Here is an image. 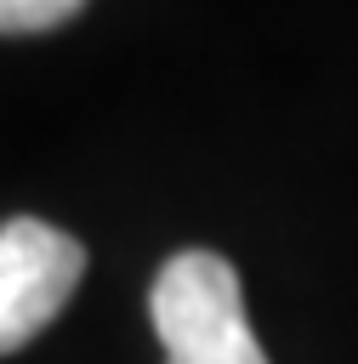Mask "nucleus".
I'll use <instances>...</instances> for the list:
<instances>
[{
	"label": "nucleus",
	"mask_w": 358,
	"mask_h": 364,
	"mask_svg": "<svg viewBox=\"0 0 358 364\" xmlns=\"http://www.w3.org/2000/svg\"><path fill=\"white\" fill-rule=\"evenodd\" d=\"M148 313L165 364H267L244 318L239 273L216 250H176L148 290Z\"/></svg>",
	"instance_id": "1"
},
{
	"label": "nucleus",
	"mask_w": 358,
	"mask_h": 364,
	"mask_svg": "<svg viewBox=\"0 0 358 364\" xmlns=\"http://www.w3.org/2000/svg\"><path fill=\"white\" fill-rule=\"evenodd\" d=\"M80 273H85V250L74 233L40 216L0 222V353L28 347L68 307Z\"/></svg>",
	"instance_id": "2"
},
{
	"label": "nucleus",
	"mask_w": 358,
	"mask_h": 364,
	"mask_svg": "<svg viewBox=\"0 0 358 364\" xmlns=\"http://www.w3.org/2000/svg\"><path fill=\"white\" fill-rule=\"evenodd\" d=\"M85 0H0V34H40L80 11Z\"/></svg>",
	"instance_id": "3"
}]
</instances>
